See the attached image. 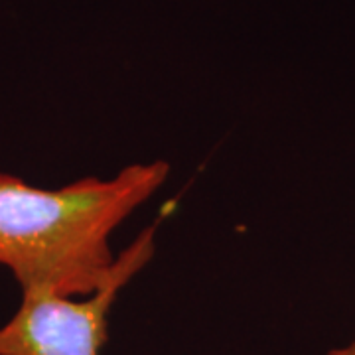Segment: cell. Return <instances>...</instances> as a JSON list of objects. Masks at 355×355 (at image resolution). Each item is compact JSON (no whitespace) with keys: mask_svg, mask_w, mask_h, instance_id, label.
<instances>
[{"mask_svg":"<svg viewBox=\"0 0 355 355\" xmlns=\"http://www.w3.org/2000/svg\"><path fill=\"white\" fill-rule=\"evenodd\" d=\"M168 164L127 166L111 180L83 178L42 190L0 174V265L22 292L93 294L109 277V237L168 178Z\"/></svg>","mask_w":355,"mask_h":355,"instance_id":"6da1fadb","label":"cell"},{"mask_svg":"<svg viewBox=\"0 0 355 355\" xmlns=\"http://www.w3.org/2000/svg\"><path fill=\"white\" fill-rule=\"evenodd\" d=\"M156 225L144 229L114 259L109 277L87 300L24 292L12 320L0 328V355H99L109 336L116 294L154 254Z\"/></svg>","mask_w":355,"mask_h":355,"instance_id":"7a4b0ae2","label":"cell"},{"mask_svg":"<svg viewBox=\"0 0 355 355\" xmlns=\"http://www.w3.org/2000/svg\"><path fill=\"white\" fill-rule=\"evenodd\" d=\"M328 355H355V340L349 345H345L342 349H334Z\"/></svg>","mask_w":355,"mask_h":355,"instance_id":"3957f363","label":"cell"}]
</instances>
